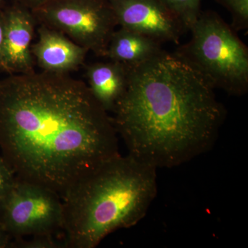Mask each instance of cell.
I'll return each instance as SVG.
<instances>
[{
  "instance_id": "cell-15",
  "label": "cell",
  "mask_w": 248,
  "mask_h": 248,
  "mask_svg": "<svg viewBox=\"0 0 248 248\" xmlns=\"http://www.w3.org/2000/svg\"><path fill=\"white\" fill-rule=\"evenodd\" d=\"M17 181L14 170L0 156V215Z\"/></svg>"
},
{
  "instance_id": "cell-14",
  "label": "cell",
  "mask_w": 248,
  "mask_h": 248,
  "mask_svg": "<svg viewBox=\"0 0 248 248\" xmlns=\"http://www.w3.org/2000/svg\"><path fill=\"white\" fill-rule=\"evenodd\" d=\"M11 248H66L63 236L57 238L55 235L31 236L30 239H13Z\"/></svg>"
},
{
  "instance_id": "cell-6",
  "label": "cell",
  "mask_w": 248,
  "mask_h": 248,
  "mask_svg": "<svg viewBox=\"0 0 248 248\" xmlns=\"http://www.w3.org/2000/svg\"><path fill=\"white\" fill-rule=\"evenodd\" d=\"M0 225L12 239L63 234L61 197L47 187L17 178L0 215Z\"/></svg>"
},
{
  "instance_id": "cell-7",
  "label": "cell",
  "mask_w": 248,
  "mask_h": 248,
  "mask_svg": "<svg viewBox=\"0 0 248 248\" xmlns=\"http://www.w3.org/2000/svg\"><path fill=\"white\" fill-rule=\"evenodd\" d=\"M117 25L150 37L159 43L179 45L187 31L160 0H108Z\"/></svg>"
},
{
  "instance_id": "cell-10",
  "label": "cell",
  "mask_w": 248,
  "mask_h": 248,
  "mask_svg": "<svg viewBox=\"0 0 248 248\" xmlns=\"http://www.w3.org/2000/svg\"><path fill=\"white\" fill-rule=\"evenodd\" d=\"M130 68L113 61L86 66L88 86L94 98L108 112H112L126 91Z\"/></svg>"
},
{
  "instance_id": "cell-13",
  "label": "cell",
  "mask_w": 248,
  "mask_h": 248,
  "mask_svg": "<svg viewBox=\"0 0 248 248\" xmlns=\"http://www.w3.org/2000/svg\"><path fill=\"white\" fill-rule=\"evenodd\" d=\"M232 16L231 27L235 31L247 30L248 28V0H216Z\"/></svg>"
},
{
  "instance_id": "cell-19",
  "label": "cell",
  "mask_w": 248,
  "mask_h": 248,
  "mask_svg": "<svg viewBox=\"0 0 248 248\" xmlns=\"http://www.w3.org/2000/svg\"><path fill=\"white\" fill-rule=\"evenodd\" d=\"M5 0H0V6H1V5L2 4V3L4 2Z\"/></svg>"
},
{
  "instance_id": "cell-1",
  "label": "cell",
  "mask_w": 248,
  "mask_h": 248,
  "mask_svg": "<svg viewBox=\"0 0 248 248\" xmlns=\"http://www.w3.org/2000/svg\"><path fill=\"white\" fill-rule=\"evenodd\" d=\"M0 149L18 179L62 199L120 154L112 118L88 85L43 71L0 80Z\"/></svg>"
},
{
  "instance_id": "cell-4",
  "label": "cell",
  "mask_w": 248,
  "mask_h": 248,
  "mask_svg": "<svg viewBox=\"0 0 248 248\" xmlns=\"http://www.w3.org/2000/svg\"><path fill=\"white\" fill-rule=\"evenodd\" d=\"M188 42L174 53L197 70L214 89L232 96L248 91V49L217 13L201 12Z\"/></svg>"
},
{
  "instance_id": "cell-3",
  "label": "cell",
  "mask_w": 248,
  "mask_h": 248,
  "mask_svg": "<svg viewBox=\"0 0 248 248\" xmlns=\"http://www.w3.org/2000/svg\"><path fill=\"white\" fill-rule=\"evenodd\" d=\"M157 169L120 154L62 199L66 248H94L111 233L136 226L157 195Z\"/></svg>"
},
{
  "instance_id": "cell-5",
  "label": "cell",
  "mask_w": 248,
  "mask_h": 248,
  "mask_svg": "<svg viewBox=\"0 0 248 248\" xmlns=\"http://www.w3.org/2000/svg\"><path fill=\"white\" fill-rule=\"evenodd\" d=\"M31 12L37 22L100 57L118 26L108 0H53Z\"/></svg>"
},
{
  "instance_id": "cell-8",
  "label": "cell",
  "mask_w": 248,
  "mask_h": 248,
  "mask_svg": "<svg viewBox=\"0 0 248 248\" xmlns=\"http://www.w3.org/2000/svg\"><path fill=\"white\" fill-rule=\"evenodd\" d=\"M3 13L4 31L1 71L11 75L33 71L34 58L31 48L37 22L31 10L16 1Z\"/></svg>"
},
{
  "instance_id": "cell-17",
  "label": "cell",
  "mask_w": 248,
  "mask_h": 248,
  "mask_svg": "<svg viewBox=\"0 0 248 248\" xmlns=\"http://www.w3.org/2000/svg\"><path fill=\"white\" fill-rule=\"evenodd\" d=\"M12 238L0 225V248H11Z\"/></svg>"
},
{
  "instance_id": "cell-2",
  "label": "cell",
  "mask_w": 248,
  "mask_h": 248,
  "mask_svg": "<svg viewBox=\"0 0 248 248\" xmlns=\"http://www.w3.org/2000/svg\"><path fill=\"white\" fill-rule=\"evenodd\" d=\"M112 118L128 155L172 169L210 151L226 119L215 89L175 53L163 50L130 68Z\"/></svg>"
},
{
  "instance_id": "cell-11",
  "label": "cell",
  "mask_w": 248,
  "mask_h": 248,
  "mask_svg": "<svg viewBox=\"0 0 248 248\" xmlns=\"http://www.w3.org/2000/svg\"><path fill=\"white\" fill-rule=\"evenodd\" d=\"M161 45L150 37L120 27L111 37L105 58L132 68L161 53L164 50Z\"/></svg>"
},
{
  "instance_id": "cell-9",
  "label": "cell",
  "mask_w": 248,
  "mask_h": 248,
  "mask_svg": "<svg viewBox=\"0 0 248 248\" xmlns=\"http://www.w3.org/2000/svg\"><path fill=\"white\" fill-rule=\"evenodd\" d=\"M32 55L43 71L68 74L84 63L88 52L60 31L40 24Z\"/></svg>"
},
{
  "instance_id": "cell-12",
  "label": "cell",
  "mask_w": 248,
  "mask_h": 248,
  "mask_svg": "<svg viewBox=\"0 0 248 248\" xmlns=\"http://www.w3.org/2000/svg\"><path fill=\"white\" fill-rule=\"evenodd\" d=\"M190 31L201 12L202 0H160Z\"/></svg>"
},
{
  "instance_id": "cell-16",
  "label": "cell",
  "mask_w": 248,
  "mask_h": 248,
  "mask_svg": "<svg viewBox=\"0 0 248 248\" xmlns=\"http://www.w3.org/2000/svg\"><path fill=\"white\" fill-rule=\"evenodd\" d=\"M14 1L31 11H33L44 5L48 4L53 0H14Z\"/></svg>"
},
{
  "instance_id": "cell-18",
  "label": "cell",
  "mask_w": 248,
  "mask_h": 248,
  "mask_svg": "<svg viewBox=\"0 0 248 248\" xmlns=\"http://www.w3.org/2000/svg\"><path fill=\"white\" fill-rule=\"evenodd\" d=\"M4 13L0 9V70L2 60L3 43H4Z\"/></svg>"
}]
</instances>
